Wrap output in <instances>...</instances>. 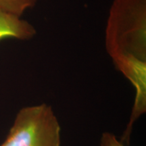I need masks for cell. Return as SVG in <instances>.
<instances>
[{
  "instance_id": "obj_1",
  "label": "cell",
  "mask_w": 146,
  "mask_h": 146,
  "mask_svg": "<svg viewBox=\"0 0 146 146\" xmlns=\"http://www.w3.org/2000/svg\"><path fill=\"white\" fill-rule=\"evenodd\" d=\"M146 0H114L106 31V47L124 76L146 69Z\"/></svg>"
},
{
  "instance_id": "obj_2",
  "label": "cell",
  "mask_w": 146,
  "mask_h": 146,
  "mask_svg": "<svg viewBox=\"0 0 146 146\" xmlns=\"http://www.w3.org/2000/svg\"><path fill=\"white\" fill-rule=\"evenodd\" d=\"M0 146H61V127L52 108L43 103L21 108Z\"/></svg>"
},
{
  "instance_id": "obj_3",
  "label": "cell",
  "mask_w": 146,
  "mask_h": 146,
  "mask_svg": "<svg viewBox=\"0 0 146 146\" xmlns=\"http://www.w3.org/2000/svg\"><path fill=\"white\" fill-rule=\"evenodd\" d=\"M35 34V29L29 22L0 10V41L5 39L29 40Z\"/></svg>"
},
{
  "instance_id": "obj_4",
  "label": "cell",
  "mask_w": 146,
  "mask_h": 146,
  "mask_svg": "<svg viewBox=\"0 0 146 146\" xmlns=\"http://www.w3.org/2000/svg\"><path fill=\"white\" fill-rule=\"evenodd\" d=\"M36 2V0H0V10L21 17Z\"/></svg>"
},
{
  "instance_id": "obj_5",
  "label": "cell",
  "mask_w": 146,
  "mask_h": 146,
  "mask_svg": "<svg viewBox=\"0 0 146 146\" xmlns=\"http://www.w3.org/2000/svg\"><path fill=\"white\" fill-rule=\"evenodd\" d=\"M99 146H125L112 133L104 132L102 135Z\"/></svg>"
}]
</instances>
